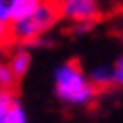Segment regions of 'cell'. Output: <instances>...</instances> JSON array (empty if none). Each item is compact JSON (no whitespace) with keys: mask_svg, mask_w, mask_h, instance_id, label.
<instances>
[{"mask_svg":"<svg viewBox=\"0 0 123 123\" xmlns=\"http://www.w3.org/2000/svg\"><path fill=\"white\" fill-rule=\"evenodd\" d=\"M52 86H54V96L63 104L73 109L90 106L98 98V88L90 81L88 73L75 61H65L54 67Z\"/></svg>","mask_w":123,"mask_h":123,"instance_id":"obj_1","label":"cell"},{"mask_svg":"<svg viewBox=\"0 0 123 123\" xmlns=\"http://www.w3.org/2000/svg\"><path fill=\"white\" fill-rule=\"evenodd\" d=\"M61 13H58L56 2L52 0H42V4L36 8V13L29 17L17 21L11 25V40L17 44H36L38 40H42L44 33H48L52 27L58 23Z\"/></svg>","mask_w":123,"mask_h":123,"instance_id":"obj_2","label":"cell"},{"mask_svg":"<svg viewBox=\"0 0 123 123\" xmlns=\"http://www.w3.org/2000/svg\"><path fill=\"white\" fill-rule=\"evenodd\" d=\"M61 19L75 23H96L100 19V2L98 0H56Z\"/></svg>","mask_w":123,"mask_h":123,"instance_id":"obj_3","label":"cell"},{"mask_svg":"<svg viewBox=\"0 0 123 123\" xmlns=\"http://www.w3.org/2000/svg\"><path fill=\"white\" fill-rule=\"evenodd\" d=\"M115 65H111V63H100V65H94L88 71V77L94 86H96L98 90H106L111 86H115Z\"/></svg>","mask_w":123,"mask_h":123,"instance_id":"obj_4","label":"cell"},{"mask_svg":"<svg viewBox=\"0 0 123 123\" xmlns=\"http://www.w3.org/2000/svg\"><path fill=\"white\" fill-rule=\"evenodd\" d=\"M8 65H11V69H13L15 77L21 79L23 75H27L29 69H31V52L27 50L25 46H21V48L13 50L11 58H8Z\"/></svg>","mask_w":123,"mask_h":123,"instance_id":"obj_5","label":"cell"},{"mask_svg":"<svg viewBox=\"0 0 123 123\" xmlns=\"http://www.w3.org/2000/svg\"><path fill=\"white\" fill-rule=\"evenodd\" d=\"M42 4V0H15V11H13V23L29 17L31 13H36V8ZM11 23V25H13Z\"/></svg>","mask_w":123,"mask_h":123,"instance_id":"obj_6","label":"cell"},{"mask_svg":"<svg viewBox=\"0 0 123 123\" xmlns=\"http://www.w3.org/2000/svg\"><path fill=\"white\" fill-rule=\"evenodd\" d=\"M15 84H17V77H15L13 69L8 65V61H0V92L2 90H13Z\"/></svg>","mask_w":123,"mask_h":123,"instance_id":"obj_7","label":"cell"},{"mask_svg":"<svg viewBox=\"0 0 123 123\" xmlns=\"http://www.w3.org/2000/svg\"><path fill=\"white\" fill-rule=\"evenodd\" d=\"M0 123H29V119H27V113L21 106V102H17L6 115L0 117Z\"/></svg>","mask_w":123,"mask_h":123,"instance_id":"obj_8","label":"cell"},{"mask_svg":"<svg viewBox=\"0 0 123 123\" xmlns=\"http://www.w3.org/2000/svg\"><path fill=\"white\" fill-rule=\"evenodd\" d=\"M17 102H19V98H17L15 90H2L0 92V117L6 115Z\"/></svg>","mask_w":123,"mask_h":123,"instance_id":"obj_9","label":"cell"},{"mask_svg":"<svg viewBox=\"0 0 123 123\" xmlns=\"http://www.w3.org/2000/svg\"><path fill=\"white\" fill-rule=\"evenodd\" d=\"M13 11H15V0H0V19L4 23H13Z\"/></svg>","mask_w":123,"mask_h":123,"instance_id":"obj_10","label":"cell"},{"mask_svg":"<svg viewBox=\"0 0 123 123\" xmlns=\"http://www.w3.org/2000/svg\"><path fill=\"white\" fill-rule=\"evenodd\" d=\"M94 27H96V23H75V25H71V33L75 38H81V36L92 33Z\"/></svg>","mask_w":123,"mask_h":123,"instance_id":"obj_11","label":"cell"},{"mask_svg":"<svg viewBox=\"0 0 123 123\" xmlns=\"http://www.w3.org/2000/svg\"><path fill=\"white\" fill-rule=\"evenodd\" d=\"M8 42H13L11 40V25L0 19V46H6Z\"/></svg>","mask_w":123,"mask_h":123,"instance_id":"obj_12","label":"cell"},{"mask_svg":"<svg viewBox=\"0 0 123 123\" xmlns=\"http://www.w3.org/2000/svg\"><path fill=\"white\" fill-rule=\"evenodd\" d=\"M115 69H117V67H115ZM115 86L123 88V71H119V69H117V73H115Z\"/></svg>","mask_w":123,"mask_h":123,"instance_id":"obj_13","label":"cell"},{"mask_svg":"<svg viewBox=\"0 0 123 123\" xmlns=\"http://www.w3.org/2000/svg\"><path fill=\"white\" fill-rule=\"evenodd\" d=\"M115 67H117V69H119V71H123V52H121V54H119V58H117Z\"/></svg>","mask_w":123,"mask_h":123,"instance_id":"obj_14","label":"cell"},{"mask_svg":"<svg viewBox=\"0 0 123 123\" xmlns=\"http://www.w3.org/2000/svg\"><path fill=\"white\" fill-rule=\"evenodd\" d=\"M121 40H123V31H121Z\"/></svg>","mask_w":123,"mask_h":123,"instance_id":"obj_15","label":"cell"}]
</instances>
